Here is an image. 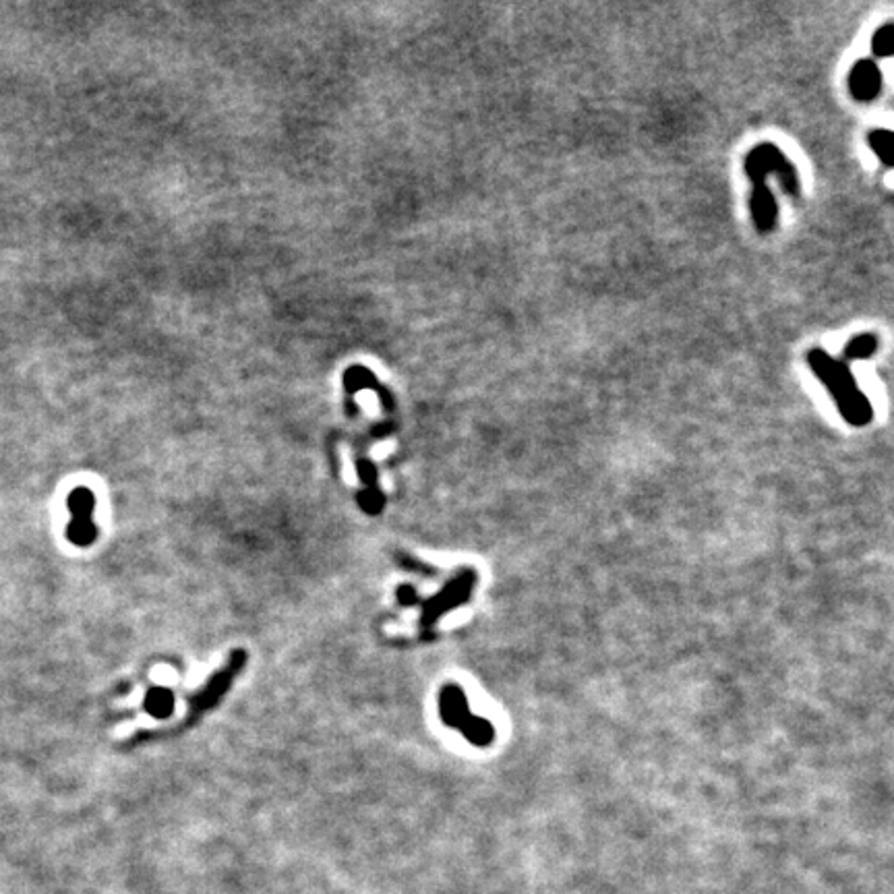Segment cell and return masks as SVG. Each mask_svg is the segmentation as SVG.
Masks as SVG:
<instances>
[{"mask_svg": "<svg viewBox=\"0 0 894 894\" xmlns=\"http://www.w3.org/2000/svg\"><path fill=\"white\" fill-rule=\"evenodd\" d=\"M869 149L874 152L878 160L882 162L884 168H892V131L890 129H871L868 135Z\"/></svg>", "mask_w": 894, "mask_h": 894, "instance_id": "8992f818", "label": "cell"}, {"mask_svg": "<svg viewBox=\"0 0 894 894\" xmlns=\"http://www.w3.org/2000/svg\"><path fill=\"white\" fill-rule=\"evenodd\" d=\"M849 92H851L853 100L861 104L874 102L878 95L882 94V71L880 66L876 65V61L871 58H861L853 65L851 73H849Z\"/></svg>", "mask_w": 894, "mask_h": 894, "instance_id": "277c9868", "label": "cell"}, {"mask_svg": "<svg viewBox=\"0 0 894 894\" xmlns=\"http://www.w3.org/2000/svg\"><path fill=\"white\" fill-rule=\"evenodd\" d=\"M170 706H173V698H170L168 691H162V690L154 691V694L149 696V700H147V708L154 714H164V712L168 714Z\"/></svg>", "mask_w": 894, "mask_h": 894, "instance_id": "ba28073f", "label": "cell"}, {"mask_svg": "<svg viewBox=\"0 0 894 894\" xmlns=\"http://www.w3.org/2000/svg\"><path fill=\"white\" fill-rule=\"evenodd\" d=\"M808 364L826 390L830 392L834 404H837L839 412L843 414L849 424L866 427L871 422L874 408H871L866 393L861 392V387L857 385L849 363L843 359H834L822 348H811L808 353Z\"/></svg>", "mask_w": 894, "mask_h": 894, "instance_id": "7a4b0ae2", "label": "cell"}, {"mask_svg": "<svg viewBox=\"0 0 894 894\" xmlns=\"http://www.w3.org/2000/svg\"><path fill=\"white\" fill-rule=\"evenodd\" d=\"M69 510L73 513V520L69 524V531L66 536L74 545L85 547L95 539V528L92 522V510H94V495L92 491L87 489H74L69 497Z\"/></svg>", "mask_w": 894, "mask_h": 894, "instance_id": "3957f363", "label": "cell"}, {"mask_svg": "<svg viewBox=\"0 0 894 894\" xmlns=\"http://www.w3.org/2000/svg\"><path fill=\"white\" fill-rule=\"evenodd\" d=\"M743 170L751 181L750 212L754 226L760 234L774 233L779 224V205L772 191L769 189V174L780 178L782 189L789 197H801V178L795 164L782 154V149L774 144H758L751 147L743 158Z\"/></svg>", "mask_w": 894, "mask_h": 894, "instance_id": "6da1fadb", "label": "cell"}, {"mask_svg": "<svg viewBox=\"0 0 894 894\" xmlns=\"http://www.w3.org/2000/svg\"><path fill=\"white\" fill-rule=\"evenodd\" d=\"M871 52L878 58H890L894 55V25L884 24L871 35Z\"/></svg>", "mask_w": 894, "mask_h": 894, "instance_id": "52a82bcc", "label": "cell"}, {"mask_svg": "<svg viewBox=\"0 0 894 894\" xmlns=\"http://www.w3.org/2000/svg\"><path fill=\"white\" fill-rule=\"evenodd\" d=\"M878 346H880V340H878L876 333H857L843 348V356L840 359L849 364L853 361H868L878 353Z\"/></svg>", "mask_w": 894, "mask_h": 894, "instance_id": "5b68a950", "label": "cell"}]
</instances>
